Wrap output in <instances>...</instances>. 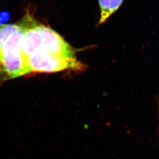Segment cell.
Segmentation results:
<instances>
[{"mask_svg": "<svg viewBox=\"0 0 159 159\" xmlns=\"http://www.w3.org/2000/svg\"><path fill=\"white\" fill-rule=\"evenodd\" d=\"M26 25V16L17 24L0 25V75L2 79L24 75L22 43Z\"/></svg>", "mask_w": 159, "mask_h": 159, "instance_id": "6da1fadb", "label": "cell"}, {"mask_svg": "<svg viewBox=\"0 0 159 159\" xmlns=\"http://www.w3.org/2000/svg\"><path fill=\"white\" fill-rule=\"evenodd\" d=\"M24 67V75L33 73H54L68 69L82 70L85 68V66L76 57H63L43 51L35 52L27 57Z\"/></svg>", "mask_w": 159, "mask_h": 159, "instance_id": "7a4b0ae2", "label": "cell"}, {"mask_svg": "<svg viewBox=\"0 0 159 159\" xmlns=\"http://www.w3.org/2000/svg\"><path fill=\"white\" fill-rule=\"evenodd\" d=\"M39 30L41 41L40 48L37 51H46L63 57H75V49L56 31L41 24H39Z\"/></svg>", "mask_w": 159, "mask_h": 159, "instance_id": "3957f363", "label": "cell"}, {"mask_svg": "<svg viewBox=\"0 0 159 159\" xmlns=\"http://www.w3.org/2000/svg\"><path fill=\"white\" fill-rule=\"evenodd\" d=\"M123 2V0H98L100 18L98 25L105 23L108 18L119 9Z\"/></svg>", "mask_w": 159, "mask_h": 159, "instance_id": "277c9868", "label": "cell"}]
</instances>
